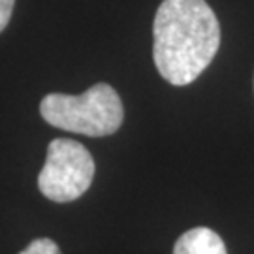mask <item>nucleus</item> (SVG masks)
Masks as SVG:
<instances>
[{
	"label": "nucleus",
	"mask_w": 254,
	"mask_h": 254,
	"mask_svg": "<svg viewBox=\"0 0 254 254\" xmlns=\"http://www.w3.org/2000/svg\"><path fill=\"white\" fill-rule=\"evenodd\" d=\"M220 47V25L205 0H164L153 25V59L172 85L200 77Z\"/></svg>",
	"instance_id": "1"
},
{
	"label": "nucleus",
	"mask_w": 254,
	"mask_h": 254,
	"mask_svg": "<svg viewBox=\"0 0 254 254\" xmlns=\"http://www.w3.org/2000/svg\"><path fill=\"white\" fill-rule=\"evenodd\" d=\"M40 113L51 127L91 137L115 134L125 119L123 102L108 83H96L77 96L47 94Z\"/></svg>",
	"instance_id": "2"
},
{
	"label": "nucleus",
	"mask_w": 254,
	"mask_h": 254,
	"mask_svg": "<svg viewBox=\"0 0 254 254\" xmlns=\"http://www.w3.org/2000/svg\"><path fill=\"white\" fill-rule=\"evenodd\" d=\"M94 172V158L87 147L59 137L47 147L46 164L38 175V189L57 203L73 201L89 190Z\"/></svg>",
	"instance_id": "3"
},
{
	"label": "nucleus",
	"mask_w": 254,
	"mask_h": 254,
	"mask_svg": "<svg viewBox=\"0 0 254 254\" xmlns=\"http://www.w3.org/2000/svg\"><path fill=\"white\" fill-rule=\"evenodd\" d=\"M173 254H228L222 237L211 228H192L173 247Z\"/></svg>",
	"instance_id": "4"
},
{
	"label": "nucleus",
	"mask_w": 254,
	"mask_h": 254,
	"mask_svg": "<svg viewBox=\"0 0 254 254\" xmlns=\"http://www.w3.org/2000/svg\"><path fill=\"white\" fill-rule=\"evenodd\" d=\"M19 254H61V249L57 247L53 239L40 237V239H34L27 249H23Z\"/></svg>",
	"instance_id": "5"
},
{
	"label": "nucleus",
	"mask_w": 254,
	"mask_h": 254,
	"mask_svg": "<svg viewBox=\"0 0 254 254\" xmlns=\"http://www.w3.org/2000/svg\"><path fill=\"white\" fill-rule=\"evenodd\" d=\"M15 0H0V32L8 27Z\"/></svg>",
	"instance_id": "6"
}]
</instances>
